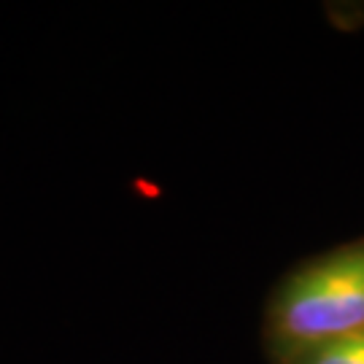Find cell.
Returning <instances> with one entry per match:
<instances>
[{
  "instance_id": "cell-1",
  "label": "cell",
  "mask_w": 364,
  "mask_h": 364,
  "mask_svg": "<svg viewBox=\"0 0 364 364\" xmlns=\"http://www.w3.org/2000/svg\"><path fill=\"white\" fill-rule=\"evenodd\" d=\"M364 332V243L289 278L273 305V335L289 351Z\"/></svg>"
},
{
  "instance_id": "cell-2",
  "label": "cell",
  "mask_w": 364,
  "mask_h": 364,
  "mask_svg": "<svg viewBox=\"0 0 364 364\" xmlns=\"http://www.w3.org/2000/svg\"><path fill=\"white\" fill-rule=\"evenodd\" d=\"M291 364H364V332L299 348Z\"/></svg>"
}]
</instances>
